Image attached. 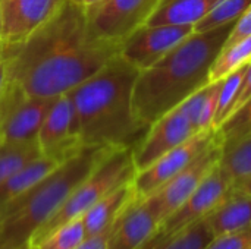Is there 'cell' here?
I'll list each match as a JSON object with an SVG mask.
<instances>
[{"label":"cell","instance_id":"obj_12","mask_svg":"<svg viewBox=\"0 0 251 249\" xmlns=\"http://www.w3.org/2000/svg\"><path fill=\"white\" fill-rule=\"evenodd\" d=\"M231 186V178L218 163L197 186V189L187 198V201L162 223L160 232L163 235H171L199 220H203L224 201V198L229 194Z\"/></svg>","mask_w":251,"mask_h":249},{"label":"cell","instance_id":"obj_28","mask_svg":"<svg viewBox=\"0 0 251 249\" xmlns=\"http://www.w3.org/2000/svg\"><path fill=\"white\" fill-rule=\"evenodd\" d=\"M251 227L215 236L206 249H250Z\"/></svg>","mask_w":251,"mask_h":249},{"label":"cell","instance_id":"obj_1","mask_svg":"<svg viewBox=\"0 0 251 249\" xmlns=\"http://www.w3.org/2000/svg\"><path fill=\"white\" fill-rule=\"evenodd\" d=\"M121 45L94 35L87 7L79 0H66L26 40L3 45L6 82L31 97H59L121 54Z\"/></svg>","mask_w":251,"mask_h":249},{"label":"cell","instance_id":"obj_5","mask_svg":"<svg viewBox=\"0 0 251 249\" xmlns=\"http://www.w3.org/2000/svg\"><path fill=\"white\" fill-rule=\"evenodd\" d=\"M137 170L132 160L131 148H116L112 151L68 197L57 213L43 226L32 238L29 247L57 226L81 217L100 198L107 195L115 188L131 182Z\"/></svg>","mask_w":251,"mask_h":249},{"label":"cell","instance_id":"obj_36","mask_svg":"<svg viewBox=\"0 0 251 249\" xmlns=\"http://www.w3.org/2000/svg\"><path fill=\"white\" fill-rule=\"evenodd\" d=\"M3 51H4V47H3V44H1V41H0V62L3 60Z\"/></svg>","mask_w":251,"mask_h":249},{"label":"cell","instance_id":"obj_15","mask_svg":"<svg viewBox=\"0 0 251 249\" xmlns=\"http://www.w3.org/2000/svg\"><path fill=\"white\" fill-rule=\"evenodd\" d=\"M160 230V220L144 198L135 197L119 216L109 249H140Z\"/></svg>","mask_w":251,"mask_h":249},{"label":"cell","instance_id":"obj_19","mask_svg":"<svg viewBox=\"0 0 251 249\" xmlns=\"http://www.w3.org/2000/svg\"><path fill=\"white\" fill-rule=\"evenodd\" d=\"M60 163L62 161L54 157L40 156L3 181L0 183V210L43 181Z\"/></svg>","mask_w":251,"mask_h":249},{"label":"cell","instance_id":"obj_22","mask_svg":"<svg viewBox=\"0 0 251 249\" xmlns=\"http://www.w3.org/2000/svg\"><path fill=\"white\" fill-rule=\"evenodd\" d=\"M251 60V35L221 50L210 68V82L219 81Z\"/></svg>","mask_w":251,"mask_h":249},{"label":"cell","instance_id":"obj_31","mask_svg":"<svg viewBox=\"0 0 251 249\" xmlns=\"http://www.w3.org/2000/svg\"><path fill=\"white\" fill-rule=\"evenodd\" d=\"M251 97V60L247 65V69H246V73L243 76V81H241V85L238 88V94L235 97V101L232 104V110H231V114L238 110L249 98Z\"/></svg>","mask_w":251,"mask_h":249},{"label":"cell","instance_id":"obj_30","mask_svg":"<svg viewBox=\"0 0 251 249\" xmlns=\"http://www.w3.org/2000/svg\"><path fill=\"white\" fill-rule=\"evenodd\" d=\"M113 229H115V226L106 232L85 236V239L76 247V249H109V242H110Z\"/></svg>","mask_w":251,"mask_h":249},{"label":"cell","instance_id":"obj_17","mask_svg":"<svg viewBox=\"0 0 251 249\" xmlns=\"http://www.w3.org/2000/svg\"><path fill=\"white\" fill-rule=\"evenodd\" d=\"M204 220L213 238L251 227V197L229 191L224 201Z\"/></svg>","mask_w":251,"mask_h":249},{"label":"cell","instance_id":"obj_2","mask_svg":"<svg viewBox=\"0 0 251 249\" xmlns=\"http://www.w3.org/2000/svg\"><path fill=\"white\" fill-rule=\"evenodd\" d=\"M235 21L207 31H194L157 63L138 73L132 91V109L144 126L150 128L210 82V68Z\"/></svg>","mask_w":251,"mask_h":249},{"label":"cell","instance_id":"obj_16","mask_svg":"<svg viewBox=\"0 0 251 249\" xmlns=\"http://www.w3.org/2000/svg\"><path fill=\"white\" fill-rule=\"evenodd\" d=\"M132 181L110 191L81 216L87 236L106 232L116 225L119 216L137 197Z\"/></svg>","mask_w":251,"mask_h":249},{"label":"cell","instance_id":"obj_24","mask_svg":"<svg viewBox=\"0 0 251 249\" xmlns=\"http://www.w3.org/2000/svg\"><path fill=\"white\" fill-rule=\"evenodd\" d=\"M215 131L224 150L249 136L251 134V97Z\"/></svg>","mask_w":251,"mask_h":249},{"label":"cell","instance_id":"obj_6","mask_svg":"<svg viewBox=\"0 0 251 249\" xmlns=\"http://www.w3.org/2000/svg\"><path fill=\"white\" fill-rule=\"evenodd\" d=\"M56 97H31L6 82L0 92V141H37L38 131Z\"/></svg>","mask_w":251,"mask_h":249},{"label":"cell","instance_id":"obj_25","mask_svg":"<svg viewBox=\"0 0 251 249\" xmlns=\"http://www.w3.org/2000/svg\"><path fill=\"white\" fill-rule=\"evenodd\" d=\"M232 183L251 175V134L229 148H225L219 161Z\"/></svg>","mask_w":251,"mask_h":249},{"label":"cell","instance_id":"obj_38","mask_svg":"<svg viewBox=\"0 0 251 249\" xmlns=\"http://www.w3.org/2000/svg\"><path fill=\"white\" fill-rule=\"evenodd\" d=\"M250 249H251V248H250Z\"/></svg>","mask_w":251,"mask_h":249},{"label":"cell","instance_id":"obj_20","mask_svg":"<svg viewBox=\"0 0 251 249\" xmlns=\"http://www.w3.org/2000/svg\"><path fill=\"white\" fill-rule=\"evenodd\" d=\"M40 156L43 154L37 141H0V183Z\"/></svg>","mask_w":251,"mask_h":249},{"label":"cell","instance_id":"obj_27","mask_svg":"<svg viewBox=\"0 0 251 249\" xmlns=\"http://www.w3.org/2000/svg\"><path fill=\"white\" fill-rule=\"evenodd\" d=\"M251 6V0H222L206 18H203L194 31H207L222 23L238 19Z\"/></svg>","mask_w":251,"mask_h":249},{"label":"cell","instance_id":"obj_7","mask_svg":"<svg viewBox=\"0 0 251 249\" xmlns=\"http://www.w3.org/2000/svg\"><path fill=\"white\" fill-rule=\"evenodd\" d=\"M222 153L224 147L215 131V139L197 158H194L184 170H181L154 194L144 198L160 220V226L187 201V198L197 189L210 170L221 161Z\"/></svg>","mask_w":251,"mask_h":249},{"label":"cell","instance_id":"obj_9","mask_svg":"<svg viewBox=\"0 0 251 249\" xmlns=\"http://www.w3.org/2000/svg\"><path fill=\"white\" fill-rule=\"evenodd\" d=\"M199 134L181 103L160 119H157L147 131L141 142L132 150L135 170H144L159 157L181 145L191 136Z\"/></svg>","mask_w":251,"mask_h":249},{"label":"cell","instance_id":"obj_8","mask_svg":"<svg viewBox=\"0 0 251 249\" xmlns=\"http://www.w3.org/2000/svg\"><path fill=\"white\" fill-rule=\"evenodd\" d=\"M160 0H100L87 7L91 32L100 38L122 43L146 25Z\"/></svg>","mask_w":251,"mask_h":249},{"label":"cell","instance_id":"obj_35","mask_svg":"<svg viewBox=\"0 0 251 249\" xmlns=\"http://www.w3.org/2000/svg\"><path fill=\"white\" fill-rule=\"evenodd\" d=\"M85 7H88V6H91V4H94V3H97V1H100V0H79Z\"/></svg>","mask_w":251,"mask_h":249},{"label":"cell","instance_id":"obj_32","mask_svg":"<svg viewBox=\"0 0 251 249\" xmlns=\"http://www.w3.org/2000/svg\"><path fill=\"white\" fill-rule=\"evenodd\" d=\"M231 191L234 192H240V194H246V195H250L251 197V175L237 181L232 183L231 186Z\"/></svg>","mask_w":251,"mask_h":249},{"label":"cell","instance_id":"obj_26","mask_svg":"<svg viewBox=\"0 0 251 249\" xmlns=\"http://www.w3.org/2000/svg\"><path fill=\"white\" fill-rule=\"evenodd\" d=\"M247 65L238 68L237 70H234L229 75H226L225 78H222V87H221L219 101H218L216 114H215V120H213V129L219 128L226 120V117L231 114L232 104H234L235 97L238 94V88L241 85V81H243V76L246 73Z\"/></svg>","mask_w":251,"mask_h":249},{"label":"cell","instance_id":"obj_29","mask_svg":"<svg viewBox=\"0 0 251 249\" xmlns=\"http://www.w3.org/2000/svg\"><path fill=\"white\" fill-rule=\"evenodd\" d=\"M251 35V6L235 21L234 26H232V31L229 32L226 41H225V45H231L246 37H250Z\"/></svg>","mask_w":251,"mask_h":249},{"label":"cell","instance_id":"obj_34","mask_svg":"<svg viewBox=\"0 0 251 249\" xmlns=\"http://www.w3.org/2000/svg\"><path fill=\"white\" fill-rule=\"evenodd\" d=\"M4 84H6V63L4 60H1L0 62V92L4 88Z\"/></svg>","mask_w":251,"mask_h":249},{"label":"cell","instance_id":"obj_11","mask_svg":"<svg viewBox=\"0 0 251 249\" xmlns=\"http://www.w3.org/2000/svg\"><path fill=\"white\" fill-rule=\"evenodd\" d=\"M194 32V25H143L122 41L121 56L140 72L151 68Z\"/></svg>","mask_w":251,"mask_h":249},{"label":"cell","instance_id":"obj_37","mask_svg":"<svg viewBox=\"0 0 251 249\" xmlns=\"http://www.w3.org/2000/svg\"><path fill=\"white\" fill-rule=\"evenodd\" d=\"M0 38H1V0H0Z\"/></svg>","mask_w":251,"mask_h":249},{"label":"cell","instance_id":"obj_18","mask_svg":"<svg viewBox=\"0 0 251 249\" xmlns=\"http://www.w3.org/2000/svg\"><path fill=\"white\" fill-rule=\"evenodd\" d=\"M222 0H160L147 25H197Z\"/></svg>","mask_w":251,"mask_h":249},{"label":"cell","instance_id":"obj_10","mask_svg":"<svg viewBox=\"0 0 251 249\" xmlns=\"http://www.w3.org/2000/svg\"><path fill=\"white\" fill-rule=\"evenodd\" d=\"M215 139V129L203 131L168 151L144 170L135 173L132 185L138 198H147L184 170Z\"/></svg>","mask_w":251,"mask_h":249},{"label":"cell","instance_id":"obj_13","mask_svg":"<svg viewBox=\"0 0 251 249\" xmlns=\"http://www.w3.org/2000/svg\"><path fill=\"white\" fill-rule=\"evenodd\" d=\"M37 142L43 156L65 161L82 147L75 134V109L69 94L56 97L40 131Z\"/></svg>","mask_w":251,"mask_h":249},{"label":"cell","instance_id":"obj_21","mask_svg":"<svg viewBox=\"0 0 251 249\" xmlns=\"http://www.w3.org/2000/svg\"><path fill=\"white\" fill-rule=\"evenodd\" d=\"M85 236V226L82 219L78 217L50 230L43 238L35 241L29 249H76Z\"/></svg>","mask_w":251,"mask_h":249},{"label":"cell","instance_id":"obj_14","mask_svg":"<svg viewBox=\"0 0 251 249\" xmlns=\"http://www.w3.org/2000/svg\"><path fill=\"white\" fill-rule=\"evenodd\" d=\"M66 0H1V44L16 45L44 25Z\"/></svg>","mask_w":251,"mask_h":249},{"label":"cell","instance_id":"obj_33","mask_svg":"<svg viewBox=\"0 0 251 249\" xmlns=\"http://www.w3.org/2000/svg\"><path fill=\"white\" fill-rule=\"evenodd\" d=\"M162 238H163V233L159 230V233H157L156 236H153L147 244H144V245H143L140 249H156V247L159 245V242L162 241Z\"/></svg>","mask_w":251,"mask_h":249},{"label":"cell","instance_id":"obj_23","mask_svg":"<svg viewBox=\"0 0 251 249\" xmlns=\"http://www.w3.org/2000/svg\"><path fill=\"white\" fill-rule=\"evenodd\" d=\"M212 239V230L203 219L175 233L163 235L156 249H206Z\"/></svg>","mask_w":251,"mask_h":249},{"label":"cell","instance_id":"obj_4","mask_svg":"<svg viewBox=\"0 0 251 249\" xmlns=\"http://www.w3.org/2000/svg\"><path fill=\"white\" fill-rule=\"evenodd\" d=\"M115 147L85 145L0 210V249H29L32 238Z\"/></svg>","mask_w":251,"mask_h":249},{"label":"cell","instance_id":"obj_3","mask_svg":"<svg viewBox=\"0 0 251 249\" xmlns=\"http://www.w3.org/2000/svg\"><path fill=\"white\" fill-rule=\"evenodd\" d=\"M140 70L121 54L68 94L75 109V134L82 145L134 150L149 128L134 114L132 91Z\"/></svg>","mask_w":251,"mask_h":249}]
</instances>
